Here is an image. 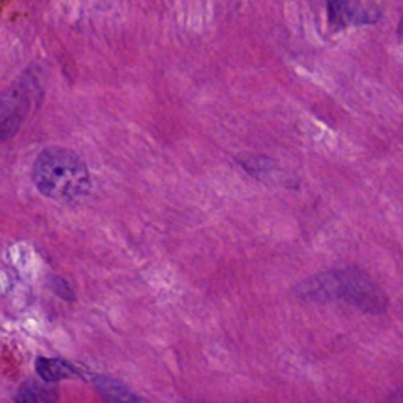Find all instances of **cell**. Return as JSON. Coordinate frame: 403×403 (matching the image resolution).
I'll use <instances>...</instances> for the list:
<instances>
[{
  "label": "cell",
  "instance_id": "obj_6",
  "mask_svg": "<svg viewBox=\"0 0 403 403\" xmlns=\"http://www.w3.org/2000/svg\"><path fill=\"white\" fill-rule=\"evenodd\" d=\"M35 367L39 378H42L44 383H57L62 382V379H68L78 375L76 368L62 359L38 358Z\"/></svg>",
  "mask_w": 403,
  "mask_h": 403
},
{
  "label": "cell",
  "instance_id": "obj_1",
  "mask_svg": "<svg viewBox=\"0 0 403 403\" xmlns=\"http://www.w3.org/2000/svg\"><path fill=\"white\" fill-rule=\"evenodd\" d=\"M32 175L39 192L59 202L82 199L91 189L87 165L78 153L68 148L43 150L33 164Z\"/></svg>",
  "mask_w": 403,
  "mask_h": 403
},
{
  "label": "cell",
  "instance_id": "obj_3",
  "mask_svg": "<svg viewBox=\"0 0 403 403\" xmlns=\"http://www.w3.org/2000/svg\"><path fill=\"white\" fill-rule=\"evenodd\" d=\"M30 109L26 87H13L0 96V141L13 136Z\"/></svg>",
  "mask_w": 403,
  "mask_h": 403
},
{
  "label": "cell",
  "instance_id": "obj_7",
  "mask_svg": "<svg viewBox=\"0 0 403 403\" xmlns=\"http://www.w3.org/2000/svg\"><path fill=\"white\" fill-rule=\"evenodd\" d=\"M15 403H57V391L46 384L28 382L21 388Z\"/></svg>",
  "mask_w": 403,
  "mask_h": 403
},
{
  "label": "cell",
  "instance_id": "obj_2",
  "mask_svg": "<svg viewBox=\"0 0 403 403\" xmlns=\"http://www.w3.org/2000/svg\"><path fill=\"white\" fill-rule=\"evenodd\" d=\"M303 295L310 298H342L362 310L379 312L386 307V298L378 287L355 269L326 273L303 285Z\"/></svg>",
  "mask_w": 403,
  "mask_h": 403
},
{
  "label": "cell",
  "instance_id": "obj_8",
  "mask_svg": "<svg viewBox=\"0 0 403 403\" xmlns=\"http://www.w3.org/2000/svg\"><path fill=\"white\" fill-rule=\"evenodd\" d=\"M51 287H53V290L57 293V295L62 296L63 299H74L71 289L68 287L66 282L62 280L60 278L51 279Z\"/></svg>",
  "mask_w": 403,
  "mask_h": 403
},
{
  "label": "cell",
  "instance_id": "obj_5",
  "mask_svg": "<svg viewBox=\"0 0 403 403\" xmlns=\"http://www.w3.org/2000/svg\"><path fill=\"white\" fill-rule=\"evenodd\" d=\"M93 384L106 403H145L136 394H132L126 386L118 383L117 379L96 375L93 378Z\"/></svg>",
  "mask_w": 403,
  "mask_h": 403
},
{
  "label": "cell",
  "instance_id": "obj_4",
  "mask_svg": "<svg viewBox=\"0 0 403 403\" xmlns=\"http://www.w3.org/2000/svg\"><path fill=\"white\" fill-rule=\"evenodd\" d=\"M330 21L336 26L370 24L379 18V8L372 3L359 2H330Z\"/></svg>",
  "mask_w": 403,
  "mask_h": 403
}]
</instances>
